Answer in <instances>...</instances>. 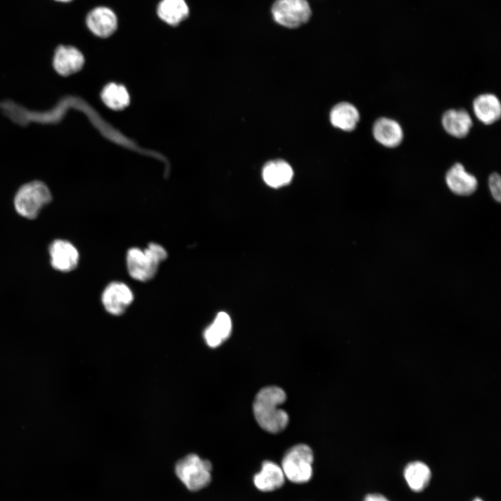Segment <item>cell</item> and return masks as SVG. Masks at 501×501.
Here are the masks:
<instances>
[{
    "instance_id": "cell-4",
    "label": "cell",
    "mask_w": 501,
    "mask_h": 501,
    "mask_svg": "<svg viewBox=\"0 0 501 501\" xmlns=\"http://www.w3.org/2000/svg\"><path fill=\"white\" fill-rule=\"evenodd\" d=\"M212 466L208 460L196 454H190L175 464V472L178 479L191 491H200L212 480Z\"/></svg>"
},
{
    "instance_id": "cell-6",
    "label": "cell",
    "mask_w": 501,
    "mask_h": 501,
    "mask_svg": "<svg viewBox=\"0 0 501 501\" xmlns=\"http://www.w3.org/2000/svg\"><path fill=\"white\" fill-rule=\"evenodd\" d=\"M271 13L276 23L293 29L305 24L312 12L307 0H276Z\"/></svg>"
},
{
    "instance_id": "cell-12",
    "label": "cell",
    "mask_w": 501,
    "mask_h": 501,
    "mask_svg": "<svg viewBox=\"0 0 501 501\" xmlns=\"http://www.w3.org/2000/svg\"><path fill=\"white\" fill-rule=\"evenodd\" d=\"M372 134L379 143L388 148L399 146L404 138V132L400 124L386 117L379 118L374 121Z\"/></svg>"
},
{
    "instance_id": "cell-13",
    "label": "cell",
    "mask_w": 501,
    "mask_h": 501,
    "mask_svg": "<svg viewBox=\"0 0 501 501\" xmlns=\"http://www.w3.org/2000/svg\"><path fill=\"white\" fill-rule=\"evenodd\" d=\"M441 123L448 134L457 138L468 136L473 125L470 115L463 109L445 111L442 116Z\"/></svg>"
},
{
    "instance_id": "cell-21",
    "label": "cell",
    "mask_w": 501,
    "mask_h": 501,
    "mask_svg": "<svg viewBox=\"0 0 501 501\" xmlns=\"http://www.w3.org/2000/svg\"><path fill=\"white\" fill-rule=\"evenodd\" d=\"M101 98L106 106L113 110H122L129 103L126 88L115 83L109 84L103 88Z\"/></svg>"
},
{
    "instance_id": "cell-20",
    "label": "cell",
    "mask_w": 501,
    "mask_h": 501,
    "mask_svg": "<svg viewBox=\"0 0 501 501\" xmlns=\"http://www.w3.org/2000/svg\"><path fill=\"white\" fill-rule=\"evenodd\" d=\"M404 475L411 489L418 492L424 490L428 485L431 478V471L425 463L415 461L406 466Z\"/></svg>"
},
{
    "instance_id": "cell-14",
    "label": "cell",
    "mask_w": 501,
    "mask_h": 501,
    "mask_svg": "<svg viewBox=\"0 0 501 501\" xmlns=\"http://www.w3.org/2000/svg\"><path fill=\"white\" fill-rule=\"evenodd\" d=\"M285 479L281 466L273 461H265L260 470L254 475L253 483L258 490L270 492L280 488Z\"/></svg>"
},
{
    "instance_id": "cell-9",
    "label": "cell",
    "mask_w": 501,
    "mask_h": 501,
    "mask_svg": "<svg viewBox=\"0 0 501 501\" xmlns=\"http://www.w3.org/2000/svg\"><path fill=\"white\" fill-rule=\"evenodd\" d=\"M51 264L62 272L74 270L78 265L79 255L75 246L66 240L56 239L49 246Z\"/></svg>"
},
{
    "instance_id": "cell-16",
    "label": "cell",
    "mask_w": 501,
    "mask_h": 501,
    "mask_svg": "<svg viewBox=\"0 0 501 501\" xmlns=\"http://www.w3.org/2000/svg\"><path fill=\"white\" fill-rule=\"evenodd\" d=\"M232 330L230 316L225 312H218L213 322L206 328L203 336L207 344L215 348L228 338Z\"/></svg>"
},
{
    "instance_id": "cell-24",
    "label": "cell",
    "mask_w": 501,
    "mask_h": 501,
    "mask_svg": "<svg viewBox=\"0 0 501 501\" xmlns=\"http://www.w3.org/2000/svg\"><path fill=\"white\" fill-rule=\"evenodd\" d=\"M56 1H61V2H68V1H70L71 0H56Z\"/></svg>"
},
{
    "instance_id": "cell-10",
    "label": "cell",
    "mask_w": 501,
    "mask_h": 501,
    "mask_svg": "<svg viewBox=\"0 0 501 501\" xmlns=\"http://www.w3.org/2000/svg\"><path fill=\"white\" fill-rule=\"evenodd\" d=\"M86 23L94 35L103 38L111 36L118 27L116 15L105 6H99L90 10L86 16Z\"/></svg>"
},
{
    "instance_id": "cell-23",
    "label": "cell",
    "mask_w": 501,
    "mask_h": 501,
    "mask_svg": "<svg viewBox=\"0 0 501 501\" xmlns=\"http://www.w3.org/2000/svg\"><path fill=\"white\" fill-rule=\"evenodd\" d=\"M363 501H389L383 495L380 494H369L367 495Z\"/></svg>"
},
{
    "instance_id": "cell-7",
    "label": "cell",
    "mask_w": 501,
    "mask_h": 501,
    "mask_svg": "<svg viewBox=\"0 0 501 501\" xmlns=\"http://www.w3.org/2000/svg\"><path fill=\"white\" fill-rule=\"evenodd\" d=\"M84 64L83 53L72 45H60L54 51L52 67L61 77H67L79 72Z\"/></svg>"
},
{
    "instance_id": "cell-15",
    "label": "cell",
    "mask_w": 501,
    "mask_h": 501,
    "mask_svg": "<svg viewBox=\"0 0 501 501\" xmlns=\"http://www.w3.org/2000/svg\"><path fill=\"white\" fill-rule=\"evenodd\" d=\"M476 118L483 124L489 125L497 122L501 116V104L498 97L492 93L477 96L472 102Z\"/></svg>"
},
{
    "instance_id": "cell-1",
    "label": "cell",
    "mask_w": 501,
    "mask_h": 501,
    "mask_svg": "<svg viewBox=\"0 0 501 501\" xmlns=\"http://www.w3.org/2000/svg\"><path fill=\"white\" fill-rule=\"evenodd\" d=\"M286 400L285 391L278 386L261 389L253 401L255 418L264 430L273 434L283 431L289 422L288 414L279 406Z\"/></svg>"
},
{
    "instance_id": "cell-19",
    "label": "cell",
    "mask_w": 501,
    "mask_h": 501,
    "mask_svg": "<svg viewBox=\"0 0 501 501\" xmlns=\"http://www.w3.org/2000/svg\"><path fill=\"white\" fill-rule=\"evenodd\" d=\"M159 17L170 26H177L189 14L185 0H161L157 6Z\"/></svg>"
},
{
    "instance_id": "cell-2",
    "label": "cell",
    "mask_w": 501,
    "mask_h": 501,
    "mask_svg": "<svg viewBox=\"0 0 501 501\" xmlns=\"http://www.w3.org/2000/svg\"><path fill=\"white\" fill-rule=\"evenodd\" d=\"M167 257L166 250L157 243L152 242L144 249L131 248L126 255L128 273L136 280H150L157 273L159 264L166 260Z\"/></svg>"
},
{
    "instance_id": "cell-25",
    "label": "cell",
    "mask_w": 501,
    "mask_h": 501,
    "mask_svg": "<svg viewBox=\"0 0 501 501\" xmlns=\"http://www.w3.org/2000/svg\"><path fill=\"white\" fill-rule=\"evenodd\" d=\"M473 501H482V500L479 498H476Z\"/></svg>"
},
{
    "instance_id": "cell-18",
    "label": "cell",
    "mask_w": 501,
    "mask_h": 501,
    "mask_svg": "<svg viewBox=\"0 0 501 501\" xmlns=\"http://www.w3.org/2000/svg\"><path fill=\"white\" fill-rule=\"evenodd\" d=\"M293 170L290 165L283 160H274L267 163L262 170L265 183L273 188L280 187L290 182Z\"/></svg>"
},
{
    "instance_id": "cell-5",
    "label": "cell",
    "mask_w": 501,
    "mask_h": 501,
    "mask_svg": "<svg viewBox=\"0 0 501 501\" xmlns=\"http://www.w3.org/2000/svg\"><path fill=\"white\" fill-rule=\"evenodd\" d=\"M314 455L307 445L299 444L291 447L284 455L281 468L285 478L295 484L309 482L313 473Z\"/></svg>"
},
{
    "instance_id": "cell-22",
    "label": "cell",
    "mask_w": 501,
    "mask_h": 501,
    "mask_svg": "<svg viewBox=\"0 0 501 501\" xmlns=\"http://www.w3.org/2000/svg\"><path fill=\"white\" fill-rule=\"evenodd\" d=\"M488 186L493 199L500 202L501 200V178L498 173H493L490 175Z\"/></svg>"
},
{
    "instance_id": "cell-11",
    "label": "cell",
    "mask_w": 501,
    "mask_h": 501,
    "mask_svg": "<svg viewBox=\"0 0 501 501\" xmlns=\"http://www.w3.org/2000/svg\"><path fill=\"white\" fill-rule=\"evenodd\" d=\"M445 182L450 190L458 196H470L477 189V178L467 172L461 163H455L445 174Z\"/></svg>"
},
{
    "instance_id": "cell-8",
    "label": "cell",
    "mask_w": 501,
    "mask_h": 501,
    "mask_svg": "<svg viewBox=\"0 0 501 501\" xmlns=\"http://www.w3.org/2000/svg\"><path fill=\"white\" fill-rule=\"evenodd\" d=\"M134 301V294L125 283H110L102 294V303L105 310L113 315H120Z\"/></svg>"
},
{
    "instance_id": "cell-3",
    "label": "cell",
    "mask_w": 501,
    "mask_h": 501,
    "mask_svg": "<svg viewBox=\"0 0 501 501\" xmlns=\"http://www.w3.org/2000/svg\"><path fill=\"white\" fill-rule=\"evenodd\" d=\"M51 199L48 185L41 180H34L24 183L18 188L14 197V206L22 216L34 218Z\"/></svg>"
},
{
    "instance_id": "cell-17",
    "label": "cell",
    "mask_w": 501,
    "mask_h": 501,
    "mask_svg": "<svg viewBox=\"0 0 501 501\" xmlns=\"http://www.w3.org/2000/svg\"><path fill=\"white\" fill-rule=\"evenodd\" d=\"M330 120L334 127L343 131L351 132L356 127L360 120V114L355 106L342 102L332 109Z\"/></svg>"
}]
</instances>
